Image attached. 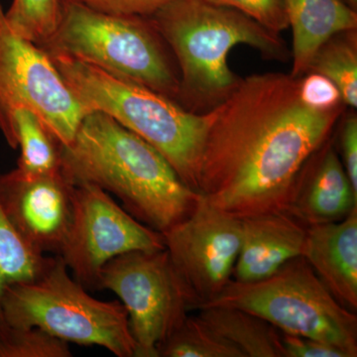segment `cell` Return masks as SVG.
<instances>
[{"mask_svg": "<svg viewBox=\"0 0 357 357\" xmlns=\"http://www.w3.org/2000/svg\"><path fill=\"white\" fill-rule=\"evenodd\" d=\"M298 82L283 73L251 75L211 110L197 184L213 206L239 218L285 210L303 167L347 110L310 107Z\"/></svg>", "mask_w": 357, "mask_h": 357, "instance_id": "obj_1", "label": "cell"}, {"mask_svg": "<svg viewBox=\"0 0 357 357\" xmlns=\"http://www.w3.org/2000/svg\"><path fill=\"white\" fill-rule=\"evenodd\" d=\"M61 169L74 185H95L114 195L134 218L162 234L189 217L202 198L152 145L100 110L84 115L74 140L61 146Z\"/></svg>", "mask_w": 357, "mask_h": 357, "instance_id": "obj_2", "label": "cell"}, {"mask_svg": "<svg viewBox=\"0 0 357 357\" xmlns=\"http://www.w3.org/2000/svg\"><path fill=\"white\" fill-rule=\"evenodd\" d=\"M172 52L180 74L178 103L206 114L225 102L241 77L227 59L237 45H248L266 59L291 56L280 34L248 15L206 0H172L151 16Z\"/></svg>", "mask_w": 357, "mask_h": 357, "instance_id": "obj_3", "label": "cell"}, {"mask_svg": "<svg viewBox=\"0 0 357 357\" xmlns=\"http://www.w3.org/2000/svg\"><path fill=\"white\" fill-rule=\"evenodd\" d=\"M49 57L86 112H105L147 141L183 183L198 192L197 175L211 112L195 114L161 93L95 66L66 56Z\"/></svg>", "mask_w": 357, "mask_h": 357, "instance_id": "obj_4", "label": "cell"}, {"mask_svg": "<svg viewBox=\"0 0 357 357\" xmlns=\"http://www.w3.org/2000/svg\"><path fill=\"white\" fill-rule=\"evenodd\" d=\"M38 46L47 55L95 66L178 102L177 63L151 16L112 15L79 0H59L55 30Z\"/></svg>", "mask_w": 357, "mask_h": 357, "instance_id": "obj_5", "label": "cell"}, {"mask_svg": "<svg viewBox=\"0 0 357 357\" xmlns=\"http://www.w3.org/2000/svg\"><path fill=\"white\" fill-rule=\"evenodd\" d=\"M1 307L10 328H37L67 342L102 347L117 357L135 356L126 307L91 297L60 255L38 278L7 286Z\"/></svg>", "mask_w": 357, "mask_h": 357, "instance_id": "obj_6", "label": "cell"}, {"mask_svg": "<svg viewBox=\"0 0 357 357\" xmlns=\"http://www.w3.org/2000/svg\"><path fill=\"white\" fill-rule=\"evenodd\" d=\"M211 306L243 310L279 332L319 340L347 357L357 356V314L338 304L303 256L261 280L230 281L201 307Z\"/></svg>", "mask_w": 357, "mask_h": 357, "instance_id": "obj_7", "label": "cell"}, {"mask_svg": "<svg viewBox=\"0 0 357 357\" xmlns=\"http://www.w3.org/2000/svg\"><path fill=\"white\" fill-rule=\"evenodd\" d=\"M20 109L38 115L62 146L74 140L88 114L50 57L10 27L0 2V132L13 149V116Z\"/></svg>", "mask_w": 357, "mask_h": 357, "instance_id": "obj_8", "label": "cell"}, {"mask_svg": "<svg viewBox=\"0 0 357 357\" xmlns=\"http://www.w3.org/2000/svg\"><path fill=\"white\" fill-rule=\"evenodd\" d=\"M100 290L114 292L128 311L134 357H158L191 311L165 248L116 256L103 267Z\"/></svg>", "mask_w": 357, "mask_h": 357, "instance_id": "obj_9", "label": "cell"}, {"mask_svg": "<svg viewBox=\"0 0 357 357\" xmlns=\"http://www.w3.org/2000/svg\"><path fill=\"white\" fill-rule=\"evenodd\" d=\"M164 248L163 234L134 218L109 192L75 185L72 222L59 255L86 290H100L103 267L116 256Z\"/></svg>", "mask_w": 357, "mask_h": 357, "instance_id": "obj_10", "label": "cell"}, {"mask_svg": "<svg viewBox=\"0 0 357 357\" xmlns=\"http://www.w3.org/2000/svg\"><path fill=\"white\" fill-rule=\"evenodd\" d=\"M163 237L191 311L217 298L232 280L243 238L241 218L202 196L191 215Z\"/></svg>", "mask_w": 357, "mask_h": 357, "instance_id": "obj_11", "label": "cell"}, {"mask_svg": "<svg viewBox=\"0 0 357 357\" xmlns=\"http://www.w3.org/2000/svg\"><path fill=\"white\" fill-rule=\"evenodd\" d=\"M75 185L62 170L26 175L17 168L0 174V204L9 222L40 252L60 255L74 208Z\"/></svg>", "mask_w": 357, "mask_h": 357, "instance_id": "obj_12", "label": "cell"}, {"mask_svg": "<svg viewBox=\"0 0 357 357\" xmlns=\"http://www.w3.org/2000/svg\"><path fill=\"white\" fill-rule=\"evenodd\" d=\"M356 208L357 192L345 172L332 135L303 167L284 211L309 227L340 222Z\"/></svg>", "mask_w": 357, "mask_h": 357, "instance_id": "obj_13", "label": "cell"}, {"mask_svg": "<svg viewBox=\"0 0 357 357\" xmlns=\"http://www.w3.org/2000/svg\"><path fill=\"white\" fill-rule=\"evenodd\" d=\"M241 225L243 238L232 280H261L303 255L307 227L287 211L243 218Z\"/></svg>", "mask_w": 357, "mask_h": 357, "instance_id": "obj_14", "label": "cell"}, {"mask_svg": "<svg viewBox=\"0 0 357 357\" xmlns=\"http://www.w3.org/2000/svg\"><path fill=\"white\" fill-rule=\"evenodd\" d=\"M302 256L338 304L357 314V208L340 222L307 227Z\"/></svg>", "mask_w": 357, "mask_h": 357, "instance_id": "obj_15", "label": "cell"}, {"mask_svg": "<svg viewBox=\"0 0 357 357\" xmlns=\"http://www.w3.org/2000/svg\"><path fill=\"white\" fill-rule=\"evenodd\" d=\"M284 4L293 32L290 76L296 79L306 74L314 54L331 37L357 30L356 9L345 0H284Z\"/></svg>", "mask_w": 357, "mask_h": 357, "instance_id": "obj_16", "label": "cell"}, {"mask_svg": "<svg viewBox=\"0 0 357 357\" xmlns=\"http://www.w3.org/2000/svg\"><path fill=\"white\" fill-rule=\"evenodd\" d=\"M198 317L244 357H285L282 335L268 321L243 310L204 307Z\"/></svg>", "mask_w": 357, "mask_h": 357, "instance_id": "obj_17", "label": "cell"}, {"mask_svg": "<svg viewBox=\"0 0 357 357\" xmlns=\"http://www.w3.org/2000/svg\"><path fill=\"white\" fill-rule=\"evenodd\" d=\"M53 259L33 248L18 234L0 204V335L8 328L1 307L4 289L11 284L38 278Z\"/></svg>", "mask_w": 357, "mask_h": 357, "instance_id": "obj_18", "label": "cell"}, {"mask_svg": "<svg viewBox=\"0 0 357 357\" xmlns=\"http://www.w3.org/2000/svg\"><path fill=\"white\" fill-rule=\"evenodd\" d=\"M20 157L16 168L26 175H46L61 169L60 142L31 110L17 109L13 116Z\"/></svg>", "mask_w": 357, "mask_h": 357, "instance_id": "obj_19", "label": "cell"}, {"mask_svg": "<svg viewBox=\"0 0 357 357\" xmlns=\"http://www.w3.org/2000/svg\"><path fill=\"white\" fill-rule=\"evenodd\" d=\"M307 72L319 73L330 79L340 89L344 105L347 107H351V109H356L357 107L356 30L337 33L321 45L314 54Z\"/></svg>", "mask_w": 357, "mask_h": 357, "instance_id": "obj_20", "label": "cell"}, {"mask_svg": "<svg viewBox=\"0 0 357 357\" xmlns=\"http://www.w3.org/2000/svg\"><path fill=\"white\" fill-rule=\"evenodd\" d=\"M158 357H244L196 316H188L160 345Z\"/></svg>", "mask_w": 357, "mask_h": 357, "instance_id": "obj_21", "label": "cell"}, {"mask_svg": "<svg viewBox=\"0 0 357 357\" xmlns=\"http://www.w3.org/2000/svg\"><path fill=\"white\" fill-rule=\"evenodd\" d=\"M58 13L59 0H13L6 16L14 31L40 45L55 30Z\"/></svg>", "mask_w": 357, "mask_h": 357, "instance_id": "obj_22", "label": "cell"}, {"mask_svg": "<svg viewBox=\"0 0 357 357\" xmlns=\"http://www.w3.org/2000/svg\"><path fill=\"white\" fill-rule=\"evenodd\" d=\"M69 342L37 328H10L0 335V357H70Z\"/></svg>", "mask_w": 357, "mask_h": 357, "instance_id": "obj_23", "label": "cell"}, {"mask_svg": "<svg viewBox=\"0 0 357 357\" xmlns=\"http://www.w3.org/2000/svg\"><path fill=\"white\" fill-rule=\"evenodd\" d=\"M206 1L241 11L259 23L263 27L278 34L289 27L284 0H206Z\"/></svg>", "mask_w": 357, "mask_h": 357, "instance_id": "obj_24", "label": "cell"}, {"mask_svg": "<svg viewBox=\"0 0 357 357\" xmlns=\"http://www.w3.org/2000/svg\"><path fill=\"white\" fill-rule=\"evenodd\" d=\"M298 89L301 100L312 109L333 110L347 107L337 86L319 73L307 72L299 77Z\"/></svg>", "mask_w": 357, "mask_h": 357, "instance_id": "obj_25", "label": "cell"}, {"mask_svg": "<svg viewBox=\"0 0 357 357\" xmlns=\"http://www.w3.org/2000/svg\"><path fill=\"white\" fill-rule=\"evenodd\" d=\"M84 6L112 15L152 16L172 0H79Z\"/></svg>", "mask_w": 357, "mask_h": 357, "instance_id": "obj_26", "label": "cell"}, {"mask_svg": "<svg viewBox=\"0 0 357 357\" xmlns=\"http://www.w3.org/2000/svg\"><path fill=\"white\" fill-rule=\"evenodd\" d=\"M342 122L338 135L340 145V158L344 166L345 172L354 191L357 192V116L356 112H351L344 117L342 116Z\"/></svg>", "mask_w": 357, "mask_h": 357, "instance_id": "obj_27", "label": "cell"}, {"mask_svg": "<svg viewBox=\"0 0 357 357\" xmlns=\"http://www.w3.org/2000/svg\"><path fill=\"white\" fill-rule=\"evenodd\" d=\"M285 357H347L337 347L312 338L281 333Z\"/></svg>", "mask_w": 357, "mask_h": 357, "instance_id": "obj_28", "label": "cell"}, {"mask_svg": "<svg viewBox=\"0 0 357 357\" xmlns=\"http://www.w3.org/2000/svg\"><path fill=\"white\" fill-rule=\"evenodd\" d=\"M349 6L354 7V9L357 8V0H345Z\"/></svg>", "mask_w": 357, "mask_h": 357, "instance_id": "obj_29", "label": "cell"}]
</instances>
